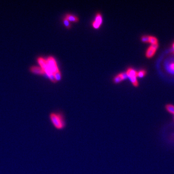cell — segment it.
Returning <instances> with one entry per match:
<instances>
[{
    "mask_svg": "<svg viewBox=\"0 0 174 174\" xmlns=\"http://www.w3.org/2000/svg\"><path fill=\"white\" fill-rule=\"evenodd\" d=\"M146 74H147V71L145 70H141L139 71V72H137V76L142 78L145 76Z\"/></svg>",
    "mask_w": 174,
    "mask_h": 174,
    "instance_id": "12",
    "label": "cell"
},
{
    "mask_svg": "<svg viewBox=\"0 0 174 174\" xmlns=\"http://www.w3.org/2000/svg\"><path fill=\"white\" fill-rule=\"evenodd\" d=\"M63 23H64L65 26L67 28H69L71 27L70 22L68 20H67L66 18H64L63 20Z\"/></svg>",
    "mask_w": 174,
    "mask_h": 174,
    "instance_id": "16",
    "label": "cell"
},
{
    "mask_svg": "<svg viewBox=\"0 0 174 174\" xmlns=\"http://www.w3.org/2000/svg\"><path fill=\"white\" fill-rule=\"evenodd\" d=\"M31 71L33 73H35L37 74H45L44 71L41 67L39 66H33L31 67Z\"/></svg>",
    "mask_w": 174,
    "mask_h": 174,
    "instance_id": "5",
    "label": "cell"
},
{
    "mask_svg": "<svg viewBox=\"0 0 174 174\" xmlns=\"http://www.w3.org/2000/svg\"><path fill=\"white\" fill-rule=\"evenodd\" d=\"M94 21L97 22L99 24L101 25L102 23V15L100 14H97L96 15L95 20Z\"/></svg>",
    "mask_w": 174,
    "mask_h": 174,
    "instance_id": "10",
    "label": "cell"
},
{
    "mask_svg": "<svg viewBox=\"0 0 174 174\" xmlns=\"http://www.w3.org/2000/svg\"><path fill=\"white\" fill-rule=\"evenodd\" d=\"M93 26L95 29H98L100 27L101 25L99 24L98 23H97L95 21H94V22L93 23Z\"/></svg>",
    "mask_w": 174,
    "mask_h": 174,
    "instance_id": "18",
    "label": "cell"
},
{
    "mask_svg": "<svg viewBox=\"0 0 174 174\" xmlns=\"http://www.w3.org/2000/svg\"><path fill=\"white\" fill-rule=\"evenodd\" d=\"M49 119L51 125L57 131H63L67 127V120L62 112H51L49 114Z\"/></svg>",
    "mask_w": 174,
    "mask_h": 174,
    "instance_id": "1",
    "label": "cell"
},
{
    "mask_svg": "<svg viewBox=\"0 0 174 174\" xmlns=\"http://www.w3.org/2000/svg\"><path fill=\"white\" fill-rule=\"evenodd\" d=\"M165 108L167 111L171 114L174 115V105L172 104H168L165 106Z\"/></svg>",
    "mask_w": 174,
    "mask_h": 174,
    "instance_id": "8",
    "label": "cell"
},
{
    "mask_svg": "<svg viewBox=\"0 0 174 174\" xmlns=\"http://www.w3.org/2000/svg\"><path fill=\"white\" fill-rule=\"evenodd\" d=\"M149 43H150L151 45L158 44V40L156 37L153 36H149Z\"/></svg>",
    "mask_w": 174,
    "mask_h": 174,
    "instance_id": "9",
    "label": "cell"
},
{
    "mask_svg": "<svg viewBox=\"0 0 174 174\" xmlns=\"http://www.w3.org/2000/svg\"><path fill=\"white\" fill-rule=\"evenodd\" d=\"M172 47H173V50H174V42L173 44V45H172Z\"/></svg>",
    "mask_w": 174,
    "mask_h": 174,
    "instance_id": "19",
    "label": "cell"
},
{
    "mask_svg": "<svg viewBox=\"0 0 174 174\" xmlns=\"http://www.w3.org/2000/svg\"><path fill=\"white\" fill-rule=\"evenodd\" d=\"M159 45H151L147 49L146 52V56L148 58H151L155 55L157 50L158 49Z\"/></svg>",
    "mask_w": 174,
    "mask_h": 174,
    "instance_id": "3",
    "label": "cell"
},
{
    "mask_svg": "<svg viewBox=\"0 0 174 174\" xmlns=\"http://www.w3.org/2000/svg\"><path fill=\"white\" fill-rule=\"evenodd\" d=\"M54 76L56 81H60L61 80V73L60 71L54 73Z\"/></svg>",
    "mask_w": 174,
    "mask_h": 174,
    "instance_id": "14",
    "label": "cell"
},
{
    "mask_svg": "<svg viewBox=\"0 0 174 174\" xmlns=\"http://www.w3.org/2000/svg\"><path fill=\"white\" fill-rule=\"evenodd\" d=\"M141 41L145 43H149V36L148 35H143L141 38Z\"/></svg>",
    "mask_w": 174,
    "mask_h": 174,
    "instance_id": "15",
    "label": "cell"
},
{
    "mask_svg": "<svg viewBox=\"0 0 174 174\" xmlns=\"http://www.w3.org/2000/svg\"><path fill=\"white\" fill-rule=\"evenodd\" d=\"M129 78L132 83L133 86H136V87L138 86V82L137 77H130Z\"/></svg>",
    "mask_w": 174,
    "mask_h": 174,
    "instance_id": "13",
    "label": "cell"
},
{
    "mask_svg": "<svg viewBox=\"0 0 174 174\" xmlns=\"http://www.w3.org/2000/svg\"><path fill=\"white\" fill-rule=\"evenodd\" d=\"M47 65L49 67V69L51 71V72L54 73L59 71L58 67L57 66L56 62L55 61V59L52 57H50L46 59Z\"/></svg>",
    "mask_w": 174,
    "mask_h": 174,
    "instance_id": "2",
    "label": "cell"
},
{
    "mask_svg": "<svg viewBox=\"0 0 174 174\" xmlns=\"http://www.w3.org/2000/svg\"><path fill=\"white\" fill-rule=\"evenodd\" d=\"M173 120H174V115L173 116Z\"/></svg>",
    "mask_w": 174,
    "mask_h": 174,
    "instance_id": "20",
    "label": "cell"
},
{
    "mask_svg": "<svg viewBox=\"0 0 174 174\" xmlns=\"http://www.w3.org/2000/svg\"><path fill=\"white\" fill-rule=\"evenodd\" d=\"M120 75L123 80H126V79L128 78V75L126 74V73H120Z\"/></svg>",
    "mask_w": 174,
    "mask_h": 174,
    "instance_id": "17",
    "label": "cell"
},
{
    "mask_svg": "<svg viewBox=\"0 0 174 174\" xmlns=\"http://www.w3.org/2000/svg\"><path fill=\"white\" fill-rule=\"evenodd\" d=\"M65 18L68 20L70 22H76L78 21V19L77 17L75 15H72L70 14L66 15Z\"/></svg>",
    "mask_w": 174,
    "mask_h": 174,
    "instance_id": "7",
    "label": "cell"
},
{
    "mask_svg": "<svg viewBox=\"0 0 174 174\" xmlns=\"http://www.w3.org/2000/svg\"><path fill=\"white\" fill-rule=\"evenodd\" d=\"M128 76V78L130 77H137V72L135 70L130 68L127 70V72H126Z\"/></svg>",
    "mask_w": 174,
    "mask_h": 174,
    "instance_id": "6",
    "label": "cell"
},
{
    "mask_svg": "<svg viewBox=\"0 0 174 174\" xmlns=\"http://www.w3.org/2000/svg\"><path fill=\"white\" fill-rule=\"evenodd\" d=\"M165 67L169 73L174 75V59L167 61L165 63Z\"/></svg>",
    "mask_w": 174,
    "mask_h": 174,
    "instance_id": "4",
    "label": "cell"
},
{
    "mask_svg": "<svg viewBox=\"0 0 174 174\" xmlns=\"http://www.w3.org/2000/svg\"><path fill=\"white\" fill-rule=\"evenodd\" d=\"M122 80H123V79L121 77L120 74L117 75V76H115V78H114V82L115 83H119Z\"/></svg>",
    "mask_w": 174,
    "mask_h": 174,
    "instance_id": "11",
    "label": "cell"
}]
</instances>
